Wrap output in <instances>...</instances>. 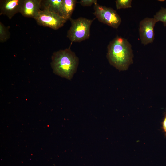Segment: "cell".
<instances>
[{"mask_svg":"<svg viewBox=\"0 0 166 166\" xmlns=\"http://www.w3.org/2000/svg\"><path fill=\"white\" fill-rule=\"evenodd\" d=\"M97 0H81L79 2L83 6H89L97 4Z\"/></svg>","mask_w":166,"mask_h":166,"instance_id":"cell-14","label":"cell"},{"mask_svg":"<svg viewBox=\"0 0 166 166\" xmlns=\"http://www.w3.org/2000/svg\"><path fill=\"white\" fill-rule=\"evenodd\" d=\"M9 29V26L6 27L2 22H0V42H4L9 38L10 34Z\"/></svg>","mask_w":166,"mask_h":166,"instance_id":"cell-11","label":"cell"},{"mask_svg":"<svg viewBox=\"0 0 166 166\" xmlns=\"http://www.w3.org/2000/svg\"><path fill=\"white\" fill-rule=\"evenodd\" d=\"M63 0H42L41 7L43 10L59 14Z\"/></svg>","mask_w":166,"mask_h":166,"instance_id":"cell-10","label":"cell"},{"mask_svg":"<svg viewBox=\"0 0 166 166\" xmlns=\"http://www.w3.org/2000/svg\"><path fill=\"white\" fill-rule=\"evenodd\" d=\"M94 9L93 14L100 22L115 29L120 25L121 18L113 8L97 3L94 5Z\"/></svg>","mask_w":166,"mask_h":166,"instance_id":"cell-4","label":"cell"},{"mask_svg":"<svg viewBox=\"0 0 166 166\" xmlns=\"http://www.w3.org/2000/svg\"><path fill=\"white\" fill-rule=\"evenodd\" d=\"M157 22L154 18H146L139 25V34L141 43L144 45L152 43L154 39V27Z\"/></svg>","mask_w":166,"mask_h":166,"instance_id":"cell-6","label":"cell"},{"mask_svg":"<svg viewBox=\"0 0 166 166\" xmlns=\"http://www.w3.org/2000/svg\"><path fill=\"white\" fill-rule=\"evenodd\" d=\"M34 19L38 25L55 30L63 26L67 21L59 14L45 10H40Z\"/></svg>","mask_w":166,"mask_h":166,"instance_id":"cell-5","label":"cell"},{"mask_svg":"<svg viewBox=\"0 0 166 166\" xmlns=\"http://www.w3.org/2000/svg\"><path fill=\"white\" fill-rule=\"evenodd\" d=\"M94 19L81 17L69 19L71 26L67 33V37L72 42H80L88 39L90 35L91 24Z\"/></svg>","mask_w":166,"mask_h":166,"instance_id":"cell-3","label":"cell"},{"mask_svg":"<svg viewBox=\"0 0 166 166\" xmlns=\"http://www.w3.org/2000/svg\"><path fill=\"white\" fill-rule=\"evenodd\" d=\"M106 57L109 63L117 69L127 70L133 63L131 45L127 39L117 35L108 45Z\"/></svg>","mask_w":166,"mask_h":166,"instance_id":"cell-1","label":"cell"},{"mask_svg":"<svg viewBox=\"0 0 166 166\" xmlns=\"http://www.w3.org/2000/svg\"><path fill=\"white\" fill-rule=\"evenodd\" d=\"M51 59V65L55 74L69 80L72 78L77 71L79 60L70 46L54 52Z\"/></svg>","mask_w":166,"mask_h":166,"instance_id":"cell-2","label":"cell"},{"mask_svg":"<svg viewBox=\"0 0 166 166\" xmlns=\"http://www.w3.org/2000/svg\"><path fill=\"white\" fill-rule=\"evenodd\" d=\"M42 0H24L20 13L24 16L33 18L41 10Z\"/></svg>","mask_w":166,"mask_h":166,"instance_id":"cell-8","label":"cell"},{"mask_svg":"<svg viewBox=\"0 0 166 166\" xmlns=\"http://www.w3.org/2000/svg\"><path fill=\"white\" fill-rule=\"evenodd\" d=\"M153 18L157 22H162L164 26H166V8H161L154 16Z\"/></svg>","mask_w":166,"mask_h":166,"instance_id":"cell-12","label":"cell"},{"mask_svg":"<svg viewBox=\"0 0 166 166\" xmlns=\"http://www.w3.org/2000/svg\"><path fill=\"white\" fill-rule=\"evenodd\" d=\"M24 0H2L0 1V14L4 15L10 19L20 12Z\"/></svg>","mask_w":166,"mask_h":166,"instance_id":"cell-7","label":"cell"},{"mask_svg":"<svg viewBox=\"0 0 166 166\" xmlns=\"http://www.w3.org/2000/svg\"><path fill=\"white\" fill-rule=\"evenodd\" d=\"M132 0H116V6L117 9H126L132 7Z\"/></svg>","mask_w":166,"mask_h":166,"instance_id":"cell-13","label":"cell"},{"mask_svg":"<svg viewBox=\"0 0 166 166\" xmlns=\"http://www.w3.org/2000/svg\"><path fill=\"white\" fill-rule=\"evenodd\" d=\"M162 128L164 132L165 133V135L166 136V114L162 123Z\"/></svg>","mask_w":166,"mask_h":166,"instance_id":"cell-15","label":"cell"},{"mask_svg":"<svg viewBox=\"0 0 166 166\" xmlns=\"http://www.w3.org/2000/svg\"><path fill=\"white\" fill-rule=\"evenodd\" d=\"M77 2L76 0H63L59 14L67 20H69Z\"/></svg>","mask_w":166,"mask_h":166,"instance_id":"cell-9","label":"cell"}]
</instances>
